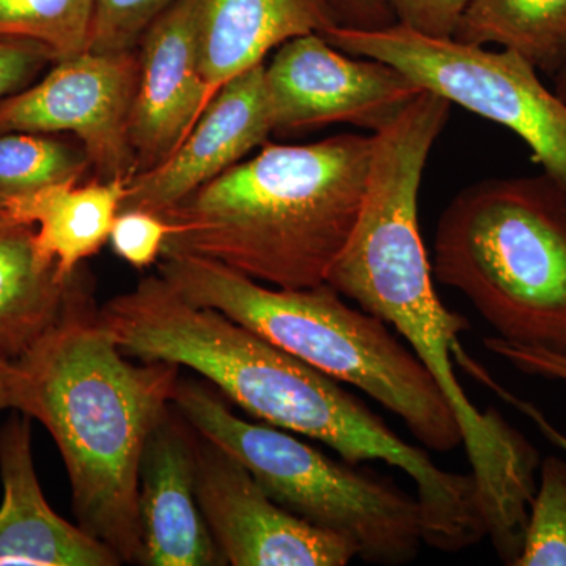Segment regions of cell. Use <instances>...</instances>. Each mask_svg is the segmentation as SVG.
<instances>
[{
	"instance_id": "obj_1",
	"label": "cell",
	"mask_w": 566,
	"mask_h": 566,
	"mask_svg": "<svg viewBox=\"0 0 566 566\" xmlns=\"http://www.w3.org/2000/svg\"><path fill=\"white\" fill-rule=\"evenodd\" d=\"M447 114L417 99L382 132L375 148L363 211L327 283L394 327L433 376L455 412L479 488L486 532L505 565L520 556L534 499L538 452L494 409L480 411L458 381L453 354L468 319L436 294L420 234L419 192Z\"/></svg>"
},
{
	"instance_id": "obj_2",
	"label": "cell",
	"mask_w": 566,
	"mask_h": 566,
	"mask_svg": "<svg viewBox=\"0 0 566 566\" xmlns=\"http://www.w3.org/2000/svg\"><path fill=\"white\" fill-rule=\"evenodd\" d=\"M99 323L140 363L191 368L271 427L316 439L346 463L385 461L416 483L427 545L468 549L488 535L474 474L438 468L344 387L221 312L189 303L161 275L98 308Z\"/></svg>"
},
{
	"instance_id": "obj_3",
	"label": "cell",
	"mask_w": 566,
	"mask_h": 566,
	"mask_svg": "<svg viewBox=\"0 0 566 566\" xmlns=\"http://www.w3.org/2000/svg\"><path fill=\"white\" fill-rule=\"evenodd\" d=\"M126 357L80 281L61 322L14 363L17 409L57 442L80 526L122 564H140L142 455L180 367Z\"/></svg>"
},
{
	"instance_id": "obj_4",
	"label": "cell",
	"mask_w": 566,
	"mask_h": 566,
	"mask_svg": "<svg viewBox=\"0 0 566 566\" xmlns=\"http://www.w3.org/2000/svg\"><path fill=\"white\" fill-rule=\"evenodd\" d=\"M374 134L264 144L252 158L161 212L163 253H188L277 289L327 282L359 221Z\"/></svg>"
},
{
	"instance_id": "obj_5",
	"label": "cell",
	"mask_w": 566,
	"mask_h": 566,
	"mask_svg": "<svg viewBox=\"0 0 566 566\" xmlns=\"http://www.w3.org/2000/svg\"><path fill=\"white\" fill-rule=\"evenodd\" d=\"M158 274L189 303L221 312L400 417L428 449L463 446L460 423L419 357L389 324L354 308L329 283L277 289L202 256L163 253Z\"/></svg>"
},
{
	"instance_id": "obj_6",
	"label": "cell",
	"mask_w": 566,
	"mask_h": 566,
	"mask_svg": "<svg viewBox=\"0 0 566 566\" xmlns=\"http://www.w3.org/2000/svg\"><path fill=\"white\" fill-rule=\"evenodd\" d=\"M431 270L495 337L566 354V192L546 174L458 192L439 218Z\"/></svg>"
},
{
	"instance_id": "obj_7",
	"label": "cell",
	"mask_w": 566,
	"mask_h": 566,
	"mask_svg": "<svg viewBox=\"0 0 566 566\" xmlns=\"http://www.w3.org/2000/svg\"><path fill=\"white\" fill-rule=\"evenodd\" d=\"M172 406L203 436L251 471L294 516L352 542L367 564H409L424 543L422 505L371 472L324 455L271 424L248 422L199 382L178 379Z\"/></svg>"
},
{
	"instance_id": "obj_8",
	"label": "cell",
	"mask_w": 566,
	"mask_h": 566,
	"mask_svg": "<svg viewBox=\"0 0 566 566\" xmlns=\"http://www.w3.org/2000/svg\"><path fill=\"white\" fill-rule=\"evenodd\" d=\"M322 36L354 57L390 63L423 91L515 133L566 192V102L516 52L436 39L398 22L378 31L334 25Z\"/></svg>"
},
{
	"instance_id": "obj_9",
	"label": "cell",
	"mask_w": 566,
	"mask_h": 566,
	"mask_svg": "<svg viewBox=\"0 0 566 566\" xmlns=\"http://www.w3.org/2000/svg\"><path fill=\"white\" fill-rule=\"evenodd\" d=\"M137 73V50H88L55 62L43 80L0 102V133L66 134L84 147L98 180H129Z\"/></svg>"
},
{
	"instance_id": "obj_10",
	"label": "cell",
	"mask_w": 566,
	"mask_h": 566,
	"mask_svg": "<svg viewBox=\"0 0 566 566\" xmlns=\"http://www.w3.org/2000/svg\"><path fill=\"white\" fill-rule=\"evenodd\" d=\"M353 55L319 33L286 41L264 65L274 133L316 132L346 123L376 134L392 125L422 87L390 63Z\"/></svg>"
},
{
	"instance_id": "obj_11",
	"label": "cell",
	"mask_w": 566,
	"mask_h": 566,
	"mask_svg": "<svg viewBox=\"0 0 566 566\" xmlns=\"http://www.w3.org/2000/svg\"><path fill=\"white\" fill-rule=\"evenodd\" d=\"M196 439V493L226 565L345 566L356 547L294 516L271 497L245 465Z\"/></svg>"
},
{
	"instance_id": "obj_12",
	"label": "cell",
	"mask_w": 566,
	"mask_h": 566,
	"mask_svg": "<svg viewBox=\"0 0 566 566\" xmlns=\"http://www.w3.org/2000/svg\"><path fill=\"white\" fill-rule=\"evenodd\" d=\"M274 133L264 63L216 93L189 136L167 161L126 182L122 210L161 212L243 161Z\"/></svg>"
},
{
	"instance_id": "obj_13",
	"label": "cell",
	"mask_w": 566,
	"mask_h": 566,
	"mask_svg": "<svg viewBox=\"0 0 566 566\" xmlns=\"http://www.w3.org/2000/svg\"><path fill=\"white\" fill-rule=\"evenodd\" d=\"M129 140L136 174L167 161L211 103L200 71L191 0H174L137 44Z\"/></svg>"
},
{
	"instance_id": "obj_14",
	"label": "cell",
	"mask_w": 566,
	"mask_h": 566,
	"mask_svg": "<svg viewBox=\"0 0 566 566\" xmlns=\"http://www.w3.org/2000/svg\"><path fill=\"white\" fill-rule=\"evenodd\" d=\"M193 434L170 406L145 446L139 485L142 565H226L197 501Z\"/></svg>"
},
{
	"instance_id": "obj_15",
	"label": "cell",
	"mask_w": 566,
	"mask_h": 566,
	"mask_svg": "<svg viewBox=\"0 0 566 566\" xmlns=\"http://www.w3.org/2000/svg\"><path fill=\"white\" fill-rule=\"evenodd\" d=\"M29 419L13 416L0 430V565H122L111 547L48 504L33 465Z\"/></svg>"
},
{
	"instance_id": "obj_16",
	"label": "cell",
	"mask_w": 566,
	"mask_h": 566,
	"mask_svg": "<svg viewBox=\"0 0 566 566\" xmlns=\"http://www.w3.org/2000/svg\"><path fill=\"white\" fill-rule=\"evenodd\" d=\"M200 71L211 99L271 51L338 25L327 0H191Z\"/></svg>"
},
{
	"instance_id": "obj_17",
	"label": "cell",
	"mask_w": 566,
	"mask_h": 566,
	"mask_svg": "<svg viewBox=\"0 0 566 566\" xmlns=\"http://www.w3.org/2000/svg\"><path fill=\"white\" fill-rule=\"evenodd\" d=\"M77 282L41 253L31 223L0 211V357L17 363L61 322Z\"/></svg>"
},
{
	"instance_id": "obj_18",
	"label": "cell",
	"mask_w": 566,
	"mask_h": 566,
	"mask_svg": "<svg viewBox=\"0 0 566 566\" xmlns=\"http://www.w3.org/2000/svg\"><path fill=\"white\" fill-rule=\"evenodd\" d=\"M128 180L85 182L70 180L10 200L0 211L31 223L36 244L55 263L59 274L70 279L81 263L102 251L122 210Z\"/></svg>"
},
{
	"instance_id": "obj_19",
	"label": "cell",
	"mask_w": 566,
	"mask_h": 566,
	"mask_svg": "<svg viewBox=\"0 0 566 566\" xmlns=\"http://www.w3.org/2000/svg\"><path fill=\"white\" fill-rule=\"evenodd\" d=\"M453 39L499 44L556 76L566 65V0H469Z\"/></svg>"
},
{
	"instance_id": "obj_20",
	"label": "cell",
	"mask_w": 566,
	"mask_h": 566,
	"mask_svg": "<svg viewBox=\"0 0 566 566\" xmlns=\"http://www.w3.org/2000/svg\"><path fill=\"white\" fill-rule=\"evenodd\" d=\"M91 169L84 147L66 134L0 133V207Z\"/></svg>"
},
{
	"instance_id": "obj_21",
	"label": "cell",
	"mask_w": 566,
	"mask_h": 566,
	"mask_svg": "<svg viewBox=\"0 0 566 566\" xmlns=\"http://www.w3.org/2000/svg\"><path fill=\"white\" fill-rule=\"evenodd\" d=\"M96 0H0V36L39 41L55 61L91 50Z\"/></svg>"
},
{
	"instance_id": "obj_22",
	"label": "cell",
	"mask_w": 566,
	"mask_h": 566,
	"mask_svg": "<svg viewBox=\"0 0 566 566\" xmlns=\"http://www.w3.org/2000/svg\"><path fill=\"white\" fill-rule=\"evenodd\" d=\"M520 556L512 566H566V458L539 463Z\"/></svg>"
},
{
	"instance_id": "obj_23",
	"label": "cell",
	"mask_w": 566,
	"mask_h": 566,
	"mask_svg": "<svg viewBox=\"0 0 566 566\" xmlns=\"http://www.w3.org/2000/svg\"><path fill=\"white\" fill-rule=\"evenodd\" d=\"M174 0H96L91 51H136L137 44Z\"/></svg>"
},
{
	"instance_id": "obj_24",
	"label": "cell",
	"mask_w": 566,
	"mask_h": 566,
	"mask_svg": "<svg viewBox=\"0 0 566 566\" xmlns=\"http://www.w3.org/2000/svg\"><path fill=\"white\" fill-rule=\"evenodd\" d=\"M172 226L161 214L144 210H123L112 226L109 243L115 255L137 270L161 259Z\"/></svg>"
},
{
	"instance_id": "obj_25",
	"label": "cell",
	"mask_w": 566,
	"mask_h": 566,
	"mask_svg": "<svg viewBox=\"0 0 566 566\" xmlns=\"http://www.w3.org/2000/svg\"><path fill=\"white\" fill-rule=\"evenodd\" d=\"M55 62L50 48L39 41L0 36V102L31 87Z\"/></svg>"
},
{
	"instance_id": "obj_26",
	"label": "cell",
	"mask_w": 566,
	"mask_h": 566,
	"mask_svg": "<svg viewBox=\"0 0 566 566\" xmlns=\"http://www.w3.org/2000/svg\"><path fill=\"white\" fill-rule=\"evenodd\" d=\"M398 24L436 39H453L469 0H386Z\"/></svg>"
},
{
	"instance_id": "obj_27",
	"label": "cell",
	"mask_w": 566,
	"mask_h": 566,
	"mask_svg": "<svg viewBox=\"0 0 566 566\" xmlns=\"http://www.w3.org/2000/svg\"><path fill=\"white\" fill-rule=\"evenodd\" d=\"M488 352L502 357L523 371V374L542 376V378L556 379L566 382V354L547 352L534 346L512 344L504 338L486 337Z\"/></svg>"
},
{
	"instance_id": "obj_28",
	"label": "cell",
	"mask_w": 566,
	"mask_h": 566,
	"mask_svg": "<svg viewBox=\"0 0 566 566\" xmlns=\"http://www.w3.org/2000/svg\"><path fill=\"white\" fill-rule=\"evenodd\" d=\"M327 2L342 28L378 31V29L397 24L386 0H327Z\"/></svg>"
},
{
	"instance_id": "obj_29",
	"label": "cell",
	"mask_w": 566,
	"mask_h": 566,
	"mask_svg": "<svg viewBox=\"0 0 566 566\" xmlns=\"http://www.w3.org/2000/svg\"><path fill=\"white\" fill-rule=\"evenodd\" d=\"M491 389L501 395V397L509 401V403L516 406V408L520 409V411H523L524 415L531 417V419L536 423V427L542 430V433L545 434L551 442H554V444L560 447V449L566 452V436L562 434L556 427H553V424L547 422L546 417L542 415L539 409H536L534 405L520 400L515 395L506 392L504 387L499 386L497 382H494Z\"/></svg>"
},
{
	"instance_id": "obj_30",
	"label": "cell",
	"mask_w": 566,
	"mask_h": 566,
	"mask_svg": "<svg viewBox=\"0 0 566 566\" xmlns=\"http://www.w3.org/2000/svg\"><path fill=\"white\" fill-rule=\"evenodd\" d=\"M18 379L17 364L0 357V411L17 409Z\"/></svg>"
},
{
	"instance_id": "obj_31",
	"label": "cell",
	"mask_w": 566,
	"mask_h": 566,
	"mask_svg": "<svg viewBox=\"0 0 566 566\" xmlns=\"http://www.w3.org/2000/svg\"><path fill=\"white\" fill-rule=\"evenodd\" d=\"M556 93L566 102V65L556 74Z\"/></svg>"
}]
</instances>
